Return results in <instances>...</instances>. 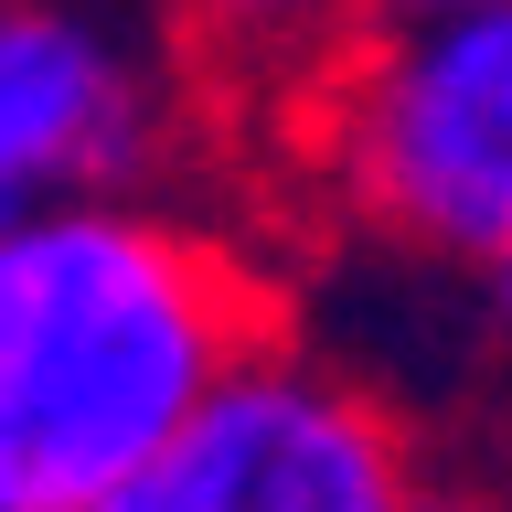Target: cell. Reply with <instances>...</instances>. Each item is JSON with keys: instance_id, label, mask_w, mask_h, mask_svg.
I'll return each mask as SVG.
<instances>
[{"instance_id": "5b68a950", "label": "cell", "mask_w": 512, "mask_h": 512, "mask_svg": "<svg viewBox=\"0 0 512 512\" xmlns=\"http://www.w3.org/2000/svg\"><path fill=\"white\" fill-rule=\"evenodd\" d=\"M150 11L171 22V43L203 64V86H214L224 107H256V118L363 22V0H150Z\"/></svg>"}, {"instance_id": "52a82bcc", "label": "cell", "mask_w": 512, "mask_h": 512, "mask_svg": "<svg viewBox=\"0 0 512 512\" xmlns=\"http://www.w3.org/2000/svg\"><path fill=\"white\" fill-rule=\"evenodd\" d=\"M363 11H470V0H363Z\"/></svg>"}, {"instance_id": "7a4b0ae2", "label": "cell", "mask_w": 512, "mask_h": 512, "mask_svg": "<svg viewBox=\"0 0 512 512\" xmlns=\"http://www.w3.org/2000/svg\"><path fill=\"white\" fill-rule=\"evenodd\" d=\"M267 150L374 267L480 288L512 256V0L363 11L267 107Z\"/></svg>"}, {"instance_id": "6da1fadb", "label": "cell", "mask_w": 512, "mask_h": 512, "mask_svg": "<svg viewBox=\"0 0 512 512\" xmlns=\"http://www.w3.org/2000/svg\"><path fill=\"white\" fill-rule=\"evenodd\" d=\"M278 267L182 182L54 203L0 235V512H96L256 342Z\"/></svg>"}, {"instance_id": "8992f818", "label": "cell", "mask_w": 512, "mask_h": 512, "mask_svg": "<svg viewBox=\"0 0 512 512\" xmlns=\"http://www.w3.org/2000/svg\"><path fill=\"white\" fill-rule=\"evenodd\" d=\"M480 310H491V331H502V342H512V256H502V267H491V278H480Z\"/></svg>"}, {"instance_id": "3957f363", "label": "cell", "mask_w": 512, "mask_h": 512, "mask_svg": "<svg viewBox=\"0 0 512 512\" xmlns=\"http://www.w3.org/2000/svg\"><path fill=\"white\" fill-rule=\"evenodd\" d=\"M416 406L342 342L267 331L96 512H438Z\"/></svg>"}, {"instance_id": "277c9868", "label": "cell", "mask_w": 512, "mask_h": 512, "mask_svg": "<svg viewBox=\"0 0 512 512\" xmlns=\"http://www.w3.org/2000/svg\"><path fill=\"white\" fill-rule=\"evenodd\" d=\"M224 96L150 0H0V235L54 203L182 182Z\"/></svg>"}]
</instances>
